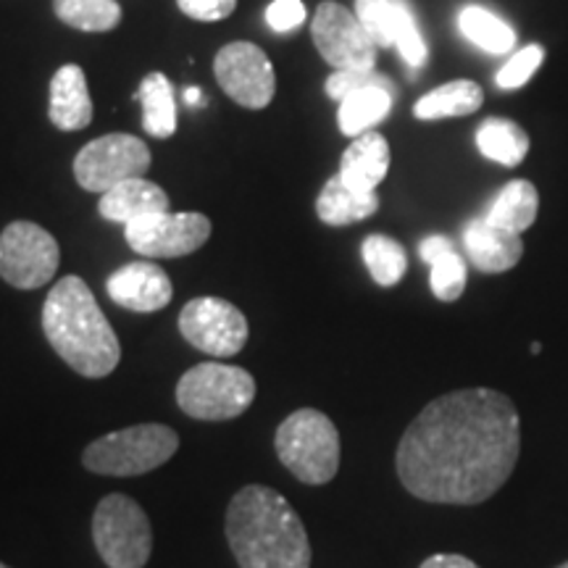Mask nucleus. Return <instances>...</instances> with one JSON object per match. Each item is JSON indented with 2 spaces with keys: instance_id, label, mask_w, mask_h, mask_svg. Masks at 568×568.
<instances>
[{
  "instance_id": "1",
  "label": "nucleus",
  "mask_w": 568,
  "mask_h": 568,
  "mask_svg": "<svg viewBox=\"0 0 568 568\" xmlns=\"http://www.w3.org/2000/svg\"><path fill=\"white\" fill-rule=\"evenodd\" d=\"M521 453V422L510 397L458 389L432 400L397 445V477L418 500L477 506L506 485Z\"/></svg>"
},
{
  "instance_id": "2",
  "label": "nucleus",
  "mask_w": 568,
  "mask_h": 568,
  "mask_svg": "<svg viewBox=\"0 0 568 568\" xmlns=\"http://www.w3.org/2000/svg\"><path fill=\"white\" fill-rule=\"evenodd\" d=\"M226 539L240 568H311V542L287 497L247 485L226 508Z\"/></svg>"
},
{
  "instance_id": "3",
  "label": "nucleus",
  "mask_w": 568,
  "mask_h": 568,
  "mask_svg": "<svg viewBox=\"0 0 568 568\" xmlns=\"http://www.w3.org/2000/svg\"><path fill=\"white\" fill-rule=\"evenodd\" d=\"M42 332L63 364L88 379H103L122 361L116 332L80 276H63L48 293Z\"/></svg>"
},
{
  "instance_id": "4",
  "label": "nucleus",
  "mask_w": 568,
  "mask_h": 568,
  "mask_svg": "<svg viewBox=\"0 0 568 568\" xmlns=\"http://www.w3.org/2000/svg\"><path fill=\"white\" fill-rule=\"evenodd\" d=\"M276 456L303 485L318 487L337 477L339 435L329 416L316 408H301L280 424L274 437Z\"/></svg>"
},
{
  "instance_id": "5",
  "label": "nucleus",
  "mask_w": 568,
  "mask_h": 568,
  "mask_svg": "<svg viewBox=\"0 0 568 568\" xmlns=\"http://www.w3.org/2000/svg\"><path fill=\"white\" fill-rule=\"evenodd\" d=\"M180 447V435L166 424H138L98 437L82 453V464L103 477H140L166 464Z\"/></svg>"
},
{
  "instance_id": "6",
  "label": "nucleus",
  "mask_w": 568,
  "mask_h": 568,
  "mask_svg": "<svg viewBox=\"0 0 568 568\" xmlns=\"http://www.w3.org/2000/svg\"><path fill=\"white\" fill-rule=\"evenodd\" d=\"M255 397V379L240 366L197 364L182 374L176 385V403L197 422H232L251 408Z\"/></svg>"
},
{
  "instance_id": "7",
  "label": "nucleus",
  "mask_w": 568,
  "mask_h": 568,
  "mask_svg": "<svg viewBox=\"0 0 568 568\" xmlns=\"http://www.w3.org/2000/svg\"><path fill=\"white\" fill-rule=\"evenodd\" d=\"M92 539L109 568H142L153 552V529L148 514L132 497L109 495L92 516Z\"/></svg>"
},
{
  "instance_id": "8",
  "label": "nucleus",
  "mask_w": 568,
  "mask_h": 568,
  "mask_svg": "<svg viewBox=\"0 0 568 568\" xmlns=\"http://www.w3.org/2000/svg\"><path fill=\"white\" fill-rule=\"evenodd\" d=\"M151 169V151L134 134H105L88 142L74 159V176L88 193H109L126 180L145 176Z\"/></svg>"
},
{
  "instance_id": "9",
  "label": "nucleus",
  "mask_w": 568,
  "mask_h": 568,
  "mask_svg": "<svg viewBox=\"0 0 568 568\" xmlns=\"http://www.w3.org/2000/svg\"><path fill=\"white\" fill-rule=\"evenodd\" d=\"M61 251L51 232L13 222L0 234V276L17 290H38L59 272Z\"/></svg>"
},
{
  "instance_id": "10",
  "label": "nucleus",
  "mask_w": 568,
  "mask_h": 568,
  "mask_svg": "<svg viewBox=\"0 0 568 568\" xmlns=\"http://www.w3.org/2000/svg\"><path fill=\"white\" fill-rule=\"evenodd\" d=\"M126 245L145 258H180L209 243L211 219L203 213H151L124 226Z\"/></svg>"
},
{
  "instance_id": "11",
  "label": "nucleus",
  "mask_w": 568,
  "mask_h": 568,
  "mask_svg": "<svg viewBox=\"0 0 568 568\" xmlns=\"http://www.w3.org/2000/svg\"><path fill=\"white\" fill-rule=\"evenodd\" d=\"M180 332L190 345L213 358L237 355L247 343V318L224 297H195L182 308Z\"/></svg>"
},
{
  "instance_id": "12",
  "label": "nucleus",
  "mask_w": 568,
  "mask_h": 568,
  "mask_svg": "<svg viewBox=\"0 0 568 568\" xmlns=\"http://www.w3.org/2000/svg\"><path fill=\"white\" fill-rule=\"evenodd\" d=\"M311 34H314L316 51L335 71L374 69L376 42L361 24V19L335 0H324L318 6Z\"/></svg>"
},
{
  "instance_id": "13",
  "label": "nucleus",
  "mask_w": 568,
  "mask_h": 568,
  "mask_svg": "<svg viewBox=\"0 0 568 568\" xmlns=\"http://www.w3.org/2000/svg\"><path fill=\"white\" fill-rule=\"evenodd\" d=\"M219 88L243 109L258 111L272 103L276 92V77L268 55L253 42L237 40L224 45L213 61Z\"/></svg>"
},
{
  "instance_id": "14",
  "label": "nucleus",
  "mask_w": 568,
  "mask_h": 568,
  "mask_svg": "<svg viewBox=\"0 0 568 568\" xmlns=\"http://www.w3.org/2000/svg\"><path fill=\"white\" fill-rule=\"evenodd\" d=\"M355 17L372 34L376 48H397L410 69H422L429 55L408 0H355Z\"/></svg>"
},
{
  "instance_id": "15",
  "label": "nucleus",
  "mask_w": 568,
  "mask_h": 568,
  "mask_svg": "<svg viewBox=\"0 0 568 568\" xmlns=\"http://www.w3.org/2000/svg\"><path fill=\"white\" fill-rule=\"evenodd\" d=\"M111 301L134 314H155L166 308L174 297V287L169 274L151 261H134L116 268L105 282Z\"/></svg>"
},
{
  "instance_id": "16",
  "label": "nucleus",
  "mask_w": 568,
  "mask_h": 568,
  "mask_svg": "<svg viewBox=\"0 0 568 568\" xmlns=\"http://www.w3.org/2000/svg\"><path fill=\"white\" fill-rule=\"evenodd\" d=\"M464 245L471 264L485 274H503L524 255L521 234L489 224L485 216L471 219L464 230Z\"/></svg>"
},
{
  "instance_id": "17",
  "label": "nucleus",
  "mask_w": 568,
  "mask_h": 568,
  "mask_svg": "<svg viewBox=\"0 0 568 568\" xmlns=\"http://www.w3.org/2000/svg\"><path fill=\"white\" fill-rule=\"evenodd\" d=\"M48 116H51L55 130L61 132H80L92 122L88 77L77 63H67L53 74Z\"/></svg>"
},
{
  "instance_id": "18",
  "label": "nucleus",
  "mask_w": 568,
  "mask_h": 568,
  "mask_svg": "<svg viewBox=\"0 0 568 568\" xmlns=\"http://www.w3.org/2000/svg\"><path fill=\"white\" fill-rule=\"evenodd\" d=\"M389 169V145L379 132H364L347 145L337 176L358 193H376Z\"/></svg>"
},
{
  "instance_id": "19",
  "label": "nucleus",
  "mask_w": 568,
  "mask_h": 568,
  "mask_svg": "<svg viewBox=\"0 0 568 568\" xmlns=\"http://www.w3.org/2000/svg\"><path fill=\"white\" fill-rule=\"evenodd\" d=\"M98 211H101L103 219L116 224H132L134 219L151 216V213H163L169 211V195L163 193L155 182H148L145 176H138V180H126L116 187H111L109 193L101 195V203H98Z\"/></svg>"
},
{
  "instance_id": "20",
  "label": "nucleus",
  "mask_w": 568,
  "mask_h": 568,
  "mask_svg": "<svg viewBox=\"0 0 568 568\" xmlns=\"http://www.w3.org/2000/svg\"><path fill=\"white\" fill-rule=\"evenodd\" d=\"M418 255L432 266L429 284L437 301H458L466 290V261L458 255L456 245L443 234H429L418 245Z\"/></svg>"
},
{
  "instance_id": "21",
  "label": "nucleus",
  "mask_w": 568,
  "mask_h": 568,
  "mask_svg": "<svg viewBox=\"0 0 568 568\" xmlns=\"http://www.w3.org/2000/svg\"><path fill=\"white\" fill-rule=\"evenodd\" d=\"M485 103V90L471 80H453L445 82L443 88H435L418 98L414 105V116L418 122H439V119L450 116H468V113L479 111Z\"/></svg>"
},
{
  "instance_id": "22",
  "label": "nucleus",
  "mask_w": 568,
  "mask_h": 568,
  "mask_svg": "<svg viewBox=\"0 0 568 568\" xmlns=\"http://www.w3.org/2000/svg\"><path fill=\"white\" fill-rule=\"evenodd\" d=\"M379 209V195L376 193H358L335 174L324 184L316 201V213L324 224L329 226H347L364 219L374 216Z\"/></svg>"
},
{
  "instance_id": "23",
  "label": "nucleus",
  "mask_w": 568,
  "mask_h": 568,
  "mask_svg": "<svg viewBox=\"0 0 568 568\" xmlns=\"http://www.w3.org/2000/svg\"><path fill=\"white\" fill-rule=\"evenodd\" d=\"M393 88H364L351 92L339 101L337 109L339 132L347 134V138H361L364 132H372L393 111Z\"/></svg>"
},
{
  "instance_id": "24",
  "label": "nucleus",
  "mask_w": 568,
  "mask_h": 568,
  "mask_svg": "<svg viewBox=\"0 0 568 568\" xmlns=\"http://www.w3.org/2000/svg\"><path fill=\"white\" fill-rule=\"evenodd\" d=\"M537 211H539V193L535 184L529 180H514L495 195V201L489 203L485 219L489 224L521 234L537 222Z\"/></svg>"
},
{
  "instance_id": "25",
  "label": "nucleus",
  "mask_w": 568,
  "mask_h": 568,
  "mask_svg": "<svg viewBox=\"0 0 568 568\" xmlns=\"http://www.w3.org/2000/svg\"><path fill=\"white\" fill-rule=\"evenodd\" d=\"M458 30L471 45L481 48L485 53L506 55L516 48L514 27L485 6H464L458 13Z\"/></svg>"
},
{
  "instance_id": "26",
  "label": "nucleus",
  "mask_w": 568,
  "mask_h": 568,
  "mask_svg": "<svg viewBox=\"0 0 568 568\" xmlns=\"http://www.w3.org/2000/svg\"><path fill=\"white\" fill-rule=\"evenodd\" d=\"M138 98L142 103V126H145V132L159 140L172 138L176 132V98L166 74H161V71L148 74L140 84Z\"/></svg>"
},
{
  "instance_id": "27",
  "label": "nucleus",
  "mask_w": 568,
  "mask_h": 568,
  "mask_svg": "<svg viewBox=\"0 0 568 568\" xmlns=\"http://www.w3.org/2000/svg\"><path fill=\"white\" fill-rule=\"evenodd\" d=\"M477 148L487 161L514 169L527 159L529 134L510 119H487L477 132Z\"/></svg>"
},
{
  "instance_id": "28",
  "label": "nucleus",
  "mask_w": 568,
  "mask_h": 568,
  "mask_svg": "<svg viewBox=\"0 0 568 568\" xmlns=\"http://www.w3.org/2000/svg\"><path fill=\"white\" fill-rule=\"evenodd\" d=\"M53 11L63 24L80 32H111L122 21L116 0H53Z\"/></svg>"
},
{
  "instance_id": "29",
  "label": "nucleus",
  "mask_w": 568,
  "mask_h": 568,
  "mask_svg": "<svg viewBox=\"0 0 568 568\" xmlns=\"http://www.w3.org/2000/svg\"><path fill=\"white\" fill-rule=\"evenodd\" d=\"M361 251H364L368 274L379 287H393L406 276L408 255L397 240L387 237V234H368Z\"/></svg>"
},
{
  "instance_id": "30",
  "label": "nucleus",
  "mask_w": 568,
  "mask_h": 568,
  "mask_svg": "<svg viewBox=\"0 0 568 568\" xmlns=\"http://www.w3.org/2000/svg\"><path fill=\"white\" fill-rule=\"evenodd\" d=\"M545 61V48L542 45H527L521 48V51L510 55V61L497 71L495 82L500 90H516V88H524L531 77L537 74V69L542 67Z\"/></svg>"
},
{
  "instance_id": "31",
  "label": "nucleus",
  "mask_w": 568,
  "mask_h": 568,
  "mask_svg": "<svg viewBox=\"0 0 568 568\" xmlns=\"http://www.w3.org/2000/svg\"><path fill=\"white\" fill-rule=\"evenodd\" d=\"M364 88H393L395 84L389 82V77L379 74L376 69H345V71H335V74L326 80V95L332 101H343L345 95H351L355 90Z\"/></svg>"
},
{
  "instance_id": "32",
  "label": "nucleus",
  "mask_w": 568,
  "mask_h": 568,
  "mask_svg": "<svg viewBox=\"0 0 568 568\" xmlns=\"http://www.w3.org/2000/svg\"><path fill=\"white\" fill-rule=\"evenodd\" d=\"M305 21V6L303 0H274L266 9V24L274 32H293Z\"/></svg>"
},
{
  "instance_id": "33",
  "label": "nucleus",
  "mask_w": 568,
  "mask_h": 568,
  "mask_svg": "<svg viewBox=\"0 0 568 568\" xmlns=\"http://www.w3.org/2000/svg\"><path fill=\"white\" fill-rule=\"evenodd\" d=\"M176 6L195 21H222L237 9V0H176Z\"/></svg>"
},
{
  "instance_id": "34",
  "label": "nucleus",
  "mask_w": 568,
  "mask_h": 568,
  "mask_svg": "<svg viewBox=\"0 0 568 568\" xmlns=\"http://www.w3.org/2000/svg\"><path fill=\"white\" fill-rule=\"evenodd\" d=\"M422 568H479L474 560H468L464 556H453V552H443V556H432L426 558Z\"/></svg>"
},
{
  "instance_id": "35",
  "label": "nucleus",
  "mask_w": 568,
  "mask_h": 568,
  "mask_svg": "<svg viewBox=\"0 0 568 568\" xmlns=\"http://www.w3.org/2000/svg\"><path fill=\"white\" fill-rule=\"evenodd\" d=\"M184 103L193 105V109H197V105L203 103V90H197V88L184 90Z\"/></svg>"
},
{
  "instance_id": "36",
  "label": "nucleus",
  "mask_w": 568,
  "mask_h": 568,
  "mask_svg": "<svg viewBox=\"0 0 568 568\" xmlns=\"http://www.w3.org/2000/svg\"><path fill=\"white\" fill-rule=\"evenodd\" d=\"M558 568H568V560H566V564H560V566H558Z\"/></svg>"
},
{
  "instance_id": "37",
  "label": "nucleus",
  "mask_w": 568,
  "mask_h": 568,
  "mask_svg": "<svg viewBox=\"0 0 568 568\" xmlns=\"http://www.w3.org/2000/svg\"><path fill=\"white\" fill-rule=\"evenodd\" d=\"M0 568H9V566H6V564H0Z\"/></svg>"
}]
</instances>
